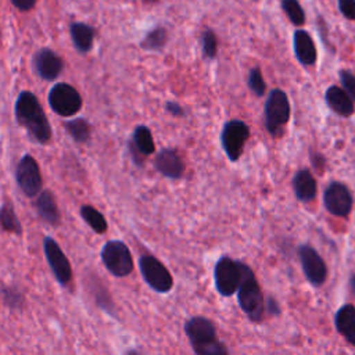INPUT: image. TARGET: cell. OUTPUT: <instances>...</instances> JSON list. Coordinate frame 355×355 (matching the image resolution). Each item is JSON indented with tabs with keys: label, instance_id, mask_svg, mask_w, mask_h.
<instances>
[{
	"label": "cell",
	"instance_id": "cb8c5ba5",
	"mask_svg": "<svg viewBox=\"0 0 355 355\" xmlns=\"http://www.w3.org/2000/svg\"><path fill=\"white\" fill-rule=\"evenodd\" d=\"M64 129L72 137L73 141L80 143V144L87 143L92 137V126H90L89 121L85 118H80V116L65 121Z\"/></svg>",
	"mask_w": 355,
	"mask_h": 355
},
{
	"label": "cell",
	"instance_id": "277c9868",
	"mask_svg": "<svg viewBox=\"0 0 355 355\" xmlns=\"http://www.w3.org/2000/svg\"><path fill=\"white\" fill-rule=\"evenodd\" d=\"M101 262L115 277H125L133 272V258L129 247L121 240L107 241L100 251Z\"/></svg>",
	"mask_w": 355,
	"mask_h": 355
},
{
	"label": "cell",
	"instance_id": "7a4b0ae2",
	"mask_svg": "<svg viewBox=\"0 0 355 355\" xmlns=\"http://www.w3.org/2000/svg\"><path fill=\"white\" fill-rule=\"evenodd\" d=\"M184 333L197 355H222L227 348L218 340L214 322L204 316H193L184 323Z\"/></svg>",
	"mask_w": 355,
	"mask_h": 355
},
{
	"label": "cell",
	"instance_id": "8992f818",
	"mask_svg": "<svg viewBox=\"0 0 355 355\" xmlns=\"http://www.w3.org/2000/svg\"><path fill=\"white\" fill-rule=\"evenodd\" d=\"M290 101L280 89H272L265 103V126L272 136L282 133V129L290 119Z\"/></svg>",
	"mask_w": 355,
	"mask_h": 355
},
{
	"label": "cell",
	"instance_id": "d4e9b609",
	"mask_svg": "<svg viewBox=\"0 0 355 355\" xmlns=\"http://www.w3.org/2000/svg\"><path fill=\"white\" fill-rule=\"evenodd\" d=\"M79 215L94 233L104 234L107 232L108 223L105 216L93 205H89V204L82 205L79 209Z\"/></svg>",
	"mask_w": 355,
	"mask_h": 355
},
{
	"label": "cell",
	"instance_id": "7402d4cb",
	"mask_svg": "<svg viewBox=\"0 0 355 355\" xmlns=\"http://www.w3.org/2000/svg\"><path fill=\"white\" fill-rule=\"evenodd\" d=\"M71 39L78 51L89 53L94 43V29L87 24L75 22L71 25Z\"/></svg>",
	"mask_w": 355,
	"mask_h": 355
},
{
	"label": "cell",
	"instance_id": "83f0119b",
	"mask_svg": "<svg viewBox=\"0 0 355 355\" xmlns=\"http://www.w3.org/2000/svg\"><path fill=\"white\" fill-rule=\"evenodd\" d=\"M1 298H3V302L10 309H14V311L22 309L24 302H25V297H24L22 291L15 286L3 287L1 288Z\"/></svg>",
	"mask_w": 355,
	"mask_h": 355
},
{
	"label": "cell",
	"instance_id": "9c48e42d",
	"mask_svg": "<svg viewBox=\"0 0 355 355\" xmlns=\"http://www.w3.org/2000/svg\"><path fill=\"white\" fill-rule=\"evenodd\" d=\"M248 137L250 128L244 121L230 119L223 125L220 132V144L232 162L239 161Z\"/></svg>",
	"mask_w": 355,
	"mask_h": 355
},
{
	"label": "cell",
	"instance_id": "4316f807",
	"mask_svg": "<svg viewBox=\"0 0 355 355\" xmlns=\"http://www.w3.org/2000/svg\"><path fill=\"white\" fill-rule=\"evenodd\" d=\"M280 4L293 25L302 26L305 24V11L298 0H280Z\"/></svg>",
	"mask_w": 355,
	"mask_h": 355
},
{
	"label": "cell",
	"instance_id": "9a60e30c",
	"mask_svg": "<svg viewBox=\"0 0 355 355\" xmlns=\"http://www.w3.org/2000/svg\"><path fill=\"white\" fill-rule=\"evenodd\" d=\"M33 68L42 79L51 82L61 75L64 69V61L55 51L50 49H40L33 55Z\"/></svg>",
	"mask_w": 355,
	"mask_h": 355
},
{
	"label": "cell",
	"instance_id": "4fadbf2b",
	"mask_svg": "<svg viewBox=\"0 0 355 355\" xmlns=\"http://www.w3.org/2000/svg\"><path fill=\"white\" fill-rule=\"evenodd\" d=\"M298 255L304 275L308 282L315 287L322 286L327 277V266L319 252L311 245L302 244L298 248Z\"/></svg>",
	"mask_w": 355,
	"mask_h": 355
},
{
	"label": "cell",
	"instance_id": "7c38bea8",
	"mask_svg": "<svg viewBox=\"0 0 355 355\" xmlns=\"http://www.w3.org/2000/svg\"><path fill=\"white\" fill-rule=\"evenodd\" d=\"M323 204L327 212L343 218L351 212L354 200L349 189L345 184L340 182H331L324 189Z\"/></svg>",
	"mask_w": 355,
	"mask_h": 355
},
{
	"label": "cell",
	"instance_id": "603a6c76",
	"mask_svg": "<svg viewBox=\"0 0 355 355\" xmlns=\"http://www.w3.org/2000/svg\"><path fill=\"white\" fill-rule=\"evenodd\" d=\"M0 229L17 236L22 234V225L15 214L14 204L10 200H4L0 205Z\"/></svg>",
	"mask_w": 355,
	"mask_h": 355
},
{
	"label": "cell",
	"instance_id": "30bf717a",
	"mask_svg": "<svg viewBox=\"0 0 355 355\" xmlns=\"http://www.w3.org/2000/svg\"><path fill=\"white\" fill-rule=\"evenodd\" d=\"M43 252L57 283L62 287H67L72 282L73 273L71 262L60 244L53 237L46 236L43 239Z\"/></svg>",
	"mask_w": 355,
	"mask_h": 355
},
{
	"label": "cell",
	"instance_id": "8d00e7d4",
	"mask_svg": "<svg viewBox=\"0 0 355 355\" xmlns=\"http://www.w3.org/2000/svg\"><path fill=\"white\" fill-rule=\"evenodd\" d=\"M146 3H154V1H157V0H144Z\"/></svg>",
	"mask_w": 355,
	"mask_h": 355
},
{
	"label": "cell",
	"instance_id": "6da1fadb",
	"mask_svg": "<svg viewBox=\"0 0 355 355\" xmlns=\"http://www.w3.org/2000/svg\"><path fill=\"white\" fill-rule=\"evenodd\" d=\"M14 114L18 125L26 130L31 140L39 144H47L51 140V125L40 101L32 92L22 90L18 94Z\"/></svg>",
	"mask_w": 355,
	"mask_h": 355
},
{
	"label": "cell",
	"instance_id": "8fae6325",
	"mask_svg": "<svg viewBox=\"0 0 355 355\" xmlns=\"http://www.w3.org/2000/svg\"><path fill=\"white\" fill-rule=\"evenodd\" d=\"M214 279L216 291L220 295H233L237 291L241 279L240 261H234L229 255L220 257L214 268Z\"/></svg>",
	"mask_w": 355,
	"mask_h": 355
},
{
	"label": "cell",
	"instance_id": "2e32d148",
	"mask_svg": "<svg viewBox=\"0 0 355 355\" xmlns=\"http://www.w3.org/2000/svg\"><path fill=\"white\" fill-rule=\"evenodd\" d=\"M35 209L39 215V218L53 226V227H58L60 223H61V212H60V208L57 205V201H55V197L54 194L47 190V189H42V191L37 194L35 202Z\"/></svg>",
	"mask_w": 355,
	"mask_h": 355
},
{
	"label": "cell",
	"instance_id": "f1b7e54d",
	"mask_svg": "<svg viewBox=\"0 0 355 355\" xmlns=\"http://www.w3.org/2000/svg\"><path fill=\"white\" fill-rule=\"evenodd\" d=\"M201 50L204 58L207 60H214L216 57L218 40L215 33L209 28H205L201 33Z\"/></svg>",
	"mask_w": 355,
	"mask_h": 355
},
{
	"label": "cell",
	"instance_id": "52a82bcc",
	"mask_svg": "<svg viewBox=\"0 0 355 355\" xmlns=\"http://www.w3.org/2000/svg\"><path fill=\"white\" fill-rule=\"evenodd\" d=\"M139 269L144 282L157 293H169L173 287V277L166 266L154 255L146 254L139 259Z\"/></svg>",
	"mask_w": 355,
	"mask_h": 355
},
{
	"label": "cell",
	"instance_id": "e575fe53",
	"mask_svg": "<svg viewBox=\"0 0 355 355\" xmlns=\"http://www.w3.org/2000/svg\"><path fill=\"white\" fill-rule=\"evenodd\" d=\"M268 308H269V312H270V313L279 315V312H280V308L277 306L276 301H275V300H272V298H269V300H268Z\"/></svg>",
	"mask_w": 355,
	"mask_h": 355
},
{
	"label": "cell",
	"instance_id": "d6a6232c",
	"mask_svg": "<svg viewBox=\"0 0 355 355\" xmlns=\"http://www.w3.org/2000/svg\"><path fill=\"white\" fill-rule=\"evenodd\" d=\"M165 110L172 114L173 116H182L183 115V107L176 101H168L165 104Z\"/></svg>",
	"mask_w": 355,
	"mask_h": 355
},
{
	"label": "cell",
	"instance_id": "5bb4252c",
	"mask_svg": "<svg viewBox=\"0 0 355 355\" xmlns=\"http://www.w3.org/2000/svg\"><path fill=\"white\" fill-rule=\"evenodd\" d=\"M128 147L133 162L136 165H143L146 157L155 153V143L151 130L144 125L136 126Z\"/></svg>",
	"mask_w": 355,
	"mask_h": 355
},
{
	"label": "cell",
	"instance_id": "e0dca14e",
	"mask_svg": "<svg viewBox=\"0 0 355 355\" xmlns=\"http://www.w3.org/2000/svg\"><path fill=\"white\" fill-rule=\"evenodd\" d=\"M155 169L165 178L180 179L184 172V164L180 155L172 148L161 150L154 159Z\"/></svg>",
	"mask_w": 355,
	"mask_h": 355
},
{
	"label": "cell",
	"instance_id": "ffe728a7",
	"mask_svg": "<svg viewBox=\"0 0 355 355\" xmlns=\"http://www.w3.org/2000/svg\"><path fill=\"white\" fill-rule=\"evenodd\" d=\"M293 190L300 201L309 202L316 197L318 184L309 169H300L293 176Z\"/></svg>",
	"mask_w": 355,
	"mask_h": 355
},
{
	"label": "cell",
	"instance_id": "5b68a950",
	"mask_svg": "<svg viewBox=\"0 0 355 355\" xmlns=\"http://www.w3.org/2000/svg\"><path fill=\"white\" fill-rule=\"evenodd\" d=\"M47 101L57 115L65 118L76 115L83 105V100L78 89L65 82H58L50 89Z\"/></svg>",
	"mask_w": 355,
	"mask_h": 355
},
{
	"label": "cell",
	"instance_id": "3957f363",
	"mask_svg": "<svg viewBox=\"0 0 355 355\" xmlns=\"http://www.w3.org/2000/svg\"><path fill=\"white\" fill-rule=\"evenodd\" d=\"M241 279L237 288V301L241 311L252 322H261L263 318V295L250 266L240 262Z\"/></svg>",
	"mask_w": 355,
	"mask_h": 355
},
{
	"label": "cell",
	"instance_id": "d6986e66",
	"mask_svg": "<svg viewBox=\"0 0 355 355\" xmlns=\"http://www.w3.org/2000/svg\"><path fill=\"white\" fill-rule=\"evenodd\" d=\"M324 100L327 107L338 116H351L354 114V103L349 94L336 85L330 86L324 93Z\"/></svg>",
	"mask_w": 355,
	"mask_h": 355
},
{
	"label": "cell",
	"instance_id": "d590c367",
	"mask_svg": "<svg viewBox=\"0 0 355 355\" xmlns=\"http://www.w3.org/2000/svg\"><path fill=\"white\" fill-rule=\"evenodd\" d=\"M349 287H351L352 294L355 295V273H354V275H352V277L349 279Z\"/></svg>",
	"mask_w": 355,
	"mask_h": 355
},
{
	"label": "cell",
	"instance_id": "484cf974",
	"mask_svg": "<svg viewBox=\"0 0 355 355\" xmlns=\"http://www.w3.org/2000/svg\"><path fill=\"white\" fill-rule=\"evenodd\" d=\"M168 40V32L164 26H157L153 31H150L144 39L141 40L140 46L146 50H161Z\"/></svg>",
	"mask_w": 355,
	"mask_h": 355
},
{
	"label": "cell",
	"instance_id": "1f68e13d",
	"mask_svg": "<svg viewBox=\"0 0 355 355\" xmlns=\"http://www.w3.org/2000/svg\"><path fill=\"white\" fill-rule=\"evenodd\" d=\"M337 4L345 18L355 21V0H337Z\"/></svg>",
	"mask_w": 355,
	"mask_h": 355
},
{
	"label": "cell",
	"instance_id": "44dd1931",
	"mask_svg": "<svg viewBox=\"0 0 355 355\" xmlns=\"http://www.w3.org/2000/svg\"><path fill=\"white\" fill-rule=\"evenodd\" d=\"M334 324L347 343L355 347V306L352 304H345L338 308L334 316Z\"/></svg>",
	"mask_w": 355,
	"mask_h": 355
},
{
	"label": "cell",
	"instance_id": "ba28073f",
	"mask_svg": "<svg viewBox=\"0 0 355 355\" xmlns=\"http://www.w3.org/2000/svg\"><path fill=\"white\" fill-rule=\"evenodd\" d=\"M15 182L19 190L29 198H33L42 191L43 178L40 166L31 154L22 155L18 161L15 166Z\"/></svg>",
	"mask_w": 355,
	"mask_h": 355
},
{
	"label": "cell",
	"instance_id": "f546056e",
	"mask_svg": "<svg viewBox=\"0 0 355 355\" xmlns=\"http://www.w3.org/2000/svg\"><path fill=\"white\" fill-rule=\"evenodd\" d=\"M247 83H248L250 90H251L255 96H258V97L263 96V93H265V90H266V83H265V80H263L261 68L254 67V68L250 69L248 78H247Z\"/></svg>",
	"mask_w": 355,
	"mask_h": 355
},
{
	"label": "cell",
	"instance_id": "4dcf8cb0",
	"mask_svg": "<svg viewBox=\"0 0 355 355\" xmlns=\"http://www.w3.org/2000/svg\"><path fill=\"white\" fill-rule=\"evenodd\" d=\"M338 76H340V82L343 85V89L349 94L352 101H355V75L351 71L341 69L338 72Z\"/></svg>",
	"mask_w": 355,
	"mask_h": 355
},
{
	"label": "cell",
	"instance_id": "836d02e7",
	"mask_svg": "<svg viewBox=\"0 0 355 355\" xmlns=\"http://www.w3.org/2000/svg\"><path fill=\"white\" fill-rule=\"evenodd\" d=\"M11 3L21 11H28L33 8L36 0H11Z\"/></svg>",
	"mask_w": 355,
	"mask_h": 355
},
{
	"label": "cell",
	"instance_id": "ac0fdd59",
	"mask_svg": "<svg viewBox=\"0 0 355 355\" xmlns=\"http://www.w3.org/2000/svg\"><path fill=\"white\" fill-rule=\"evenodd\" d=\"M293 47H294V54H295L297 60L302 65L311 67L316 62V58H318L316 47L313 43V39L311 37V35L306 31L297 29L294 32Z\"/></svg>",
	"mask_w": 355,
	"mask_h": 355
}]
</instances>
